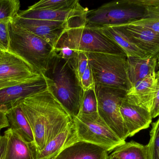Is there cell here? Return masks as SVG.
<instances>
[{
    "label": "cell",
    "instance_id": "1",
    "mask_svg": "<svg viewBox=\"0 0 159 159\" xmlns=\"http://www.w3.org/2000/svg\"><path fill=\"white\" fill-rule=\"evenodd\" d=\"M34 137V152L47 145L73 124V119L48 88L20 103Z\"/></svg>",
    "mask_w": 159,
    "mask_h": 159
},
{
    "label": "cell",
    "instance_id": "2",
    "mask_svg": "<svg viewBox=\"0 0 159 159\" xmlns=\"http://www.w3.org/2000/svg\"><path fill=\"white\" fill-rule=\"evenodd\" d=\"M43 75L57 101L73 119L77 117L83 91L72 63L53 52Z\"/></svg>",
    "mask_w": 159,
    "mask_h": 159
},
{
    "label": "cell",
    "instance_id": "3",
    "mask_svg": "<svg viewBox=\"0 0 159 159\" xmlns=\"http://www.w3.org/2000/svg\"><path fill=\"white\" fill-rule=\"evenodd\" d=\"M85 16L74 19L69 22L54 48L64 46L75 51L87 53L126 55L117 44L103 33L100 29L86 27L84 24Z\"/></svg>",
    "mask_w": 159,
    "mask_h": 159
},
{
    "label": "cell",
    "instance_id": "4",
    "mask_svg": "<svg viewBox=\"0 0 159 159\" xmlns=\"http://www.w3.org/2000/svg\"><path fill=\"white\" fill-rule=\"evenodd\" d=\"M8 51L25 61L37 72L43 74L54 49L39 36L19 26L13 20L8 23Z\"/></svg>",
    "mask_w": 159,
    "mask_h": 159
},
{
    "label": "cell",
    "instance_id": "5",
    "mask_svg": "<svg viewBox=\"0 0 159 159\" xmlns=\"http://www.w3.org/2000/svg\"><path fill=\"white\" fill-rule=\"evenodd\" d=\"M148 8L139 0L112 1L87 12L84 24L86 27L100 29L117 26L139 20L146 16Z\"/></svg>",
    "mask_w": 159,
    "mask_h": 159
},
{
    "label": "cell",
    "instance_id": "6",
    "mask_svg": "<svg viewBox=\"0 0 159 159\" xmlns=\"http://www.w3.org/2000/svg\"><path fill=\"white\" fill-rule=\"evenodd\" d=\"M88 56L94 85L129 90L126 55L89 53Z\"/></svg>",
    "mask_w": 159,
    "mask_h": 159
},
{
    "label": "cell",
    "instance_id": "7",
    "mask_svg": "<svg viewBox=\"0 0 159 159\" xmlns=\"http://www.w3.org/2000/svg\"><path fill=\"white\" fill-rule=\"evenodd\" d=\"M75 141L96 145L110 152L126 142L120 140L99 115H78L73 119Z\"/></svg>",
    "mask_w": 159,
    "mask_h": 159
},
{
    "label": "cell",
    "instance_id": "8",
    "mask_svg": "<svg viewBox=\"0 0 159 159\" xmlns=\"http://www.w3.org/2000/svg\"><path fill=\"white\" fill-rule=\"evenodd\" d=\"M98 114L110 129L123 142L129 133L121 118L120 107L127 91L110 87L95 86Z\"/></svg>",
    "mask_w": 159,
    "mask_h": 159
},
{
    "label": "cell",
    "instance_id": "9",
    "mask_svg": "<svg viewBox=\"0 0 159 159\" xmlns=\"http://www.w3.org/2000/svg\"><path fill=\"white\" fill-rule=\"evenodd\" d=\"M48 84L43 74L18 85L0 90V111L6 113L24 99L43 91Z\"/></svg>",
    "mask_w": 159,
    "mask_h": 159
},
{
    "label": "cell",
    "instance_id": "10",
    "mask_svg": "<svg viewBox=\"0 0 159 159\" xmlns=\"http://www.w3.org/2000/svg\"><path fill=\"white\" fill-rule=\"evenodd\" d=\"M40 75L15 54L8 51L2 54L0 60V80L23 82Z\"/></svg>",
    "mask_w": 159,
    "mask_h": 159
},
{
    "label": "cell",
    "instance_id": "11",
    "mask_svg": "<svg viewBox=\"0 0 159 159\" xmlns=\"http://www.w3.org/2000/svg\"><path fill=\"white\" fill-rule=\"evenodd\" d=\"M13 21L19 26L46 41L53 49L70 22L23 18L18 15Z\"/></svg>",
    "mask_w": 159,
    "mask_h": 159
},
{
    "label": "cell",
    "instance_id": "12",
    "mask_svg": "<svg viewBox=\"0 0 159 159\" xmlns=\"http://www.w3.org/2000/svg\"><path fill=\"white\" fill-rule=\"evenodd\" d=\"M139 49L159 59V34L148 28L131 23L117 26Z\"/></svg>",
    "mask_w": 159,
    "mask_h": 159
},
{
    "label": "cell",
    "instance_id": "13",
    "mask_svg": "<svg viewBox=\"0 0 159 159\" xmlns=\"http://www.w3.org/2000/svg\"><path fill=\"white\" fill-rule=\"evenodd\" d=\"M120 113L129 137L149 128L152 123L151 112L129 102L126 98L120 105Z\"/></svg>",
    "mask_w": 159,
    "mask_h": 159
},
{
    "label": "cell",
    "instance_id": "14",
    "mask_svg": "<svg viewBox=\"0 0 159 159\" xmlns=\"http://www.w3.org/2000/svg\"><path fill=\"white\" fill-rule=\"evenodd\" d=\"M156 71L152 72L127 92L126 100L131 103L152 111L157 91Z\"/></svg>",
    "mask_w": 159,
    "mask_h": 159
},
{
    "label": "cell",
    "instance_id": "15",
    "mask_svg": "<svg viewBox=\"0 0 159 159\" xmlns=\"http://www.w3.org/2000/svg\"><path fill=\"white\" fill-rule=\"evenodd\" d=\"M89 10L81 5L75 8L55 10L27 9L19 13L18 16L23 18L69 22L74 19L86 16Z\"/></svg>",
    "mask_w": 159,
    "mask_h": 159
},
{
    "label": "cell",
    "instance_id": "16",
    "mask_svg": "<svg viewBox=\"0 0 159 159\" xmlns=\"http://www.w3.org/2000/svg\"><path fill=\"white\" fill-rule=\"evenodd\" d=\"M103 147L83 141H75L63 148L53 159H109Z\"/></svg>",
    "mask_w": 159,
    "mask_h": 159
},
{
    "label": "cell",
    "instance_id": "17",
    "mask_svg": "<svg viewBox=\"0 0 159 159\" xmlns=\"http://www.w3.org/2000/svg\"><path fill=\"white\" fill-rule=\"evenodd\" d=\"M157 62L158 60L151 56L145 58L127 57L128 76L130 89L150 73L156 71Z\"/></svg>",
    "mask_w": 159,
    "mask_h": 159
},
{
    "label": "cell",
    "instance_id": "18",
    "mask_svg": "<svg viewBox=\"0 0 159 159\" xmlns=\"http://www.w3.org/2000/svg\"><path fill=\"white\" fill-rule=\"evenodd\" d=\"M7 140L5 159H34L33 144L23 141L10 128L4 133Z\"/></svg>",
    "mask_w": 159,
    "mask_h": 159
},
{
    "label": "cell",
    "instance_id": "19",
    "mask_svg": "<svg viewBox=\"0 0 159 159\" xmlns=\"http://www.w3.org/2000/svg\"><path fill=\"white\" fill-rule=\"evenodd\" d=\"M9 127L23 141L34 145V139L31 128L20 104L13 106L6 112Z\"/></svg>",
    "mask_w": 159,
    "mask_h": 159
},
{
    "label": "cell",
    "instance_id": "20",
    "mask_svg": "<svg viewBox=\"0 0 159 159\" xmlns=\"http://www.w3.org/2000/svg\"><path fill=\"white\" fill-rule=\"evenodd\" d=\"M75 141L74 124L50 141L44 148L34 152V159H53L63 148Z\"/></svg>",
    "mask_w": 159,
    "mask_h": 159
},
{
    "label": "cell",
    "instance_id": "21",
    "mask_svg": "<svg viewBox=\"0 0 159 159\" xmlns=\"http://www.w3.org/2000/svg\"><path fill=\"white\" fill-rule=\"evenodd\" d=\"M100 30L117 44L125 52L128 58H145L150 56L135 45L126 34L118 26L106 27Z\"/></svg>",
    "mask_w": 159,
    "mask_h": 159
},
{
    "label": "cell",
    "instance_id": "22",
    "mask_svg": "<svg viewBox=\"0 0 159 159\" xmlns=\"http://www.w3.org/2000/svg\"><path fill=\"white\" fill-rule=\"evenodd\" d=\"M110 156L119 159H148L147 146L134 141L125 142L115 149Z\"/></svg>",
    "mask_w": 159,
    "mask_h": 159
},
{
    "label": "cell",
    "instance_id": "23",
    "mask_svg": "<svg viewBox=\"0 0 159 159\" xmlns=\"http://www.w3.org/2000/svg\"><path fill=\"white\" fill-rule=\"evenodd\" d=\"M80 6L77 0H42L29 7L28 9L55 10L75 8Z\"/></svg>",
    "mask_w": 159,
    "mask_h": 159
},
{
    "label": "cell",
    "instance_id": "24",
    "mask_svg": "<svg viewBox=\"0 0 159 159\" xmlns=\"http://www.w3.org/2000/svg\"><path fill=\"white\" fill-rule=\"evenodd\" d=\"M95 114H98V102L94 87L86 91H83L78 115Z\"/></svg>",
    "mask_w": 159,
    "mask_h": 159
},
{
    "label": "cell",
    "instance_id": "25",
    "mask_svg": "<svg viewBox=\"0 0 159 159\" xmlns=\"http://www.w3.org/2000/svg\"><path fill=\"white\" fill-rule=\"evenodd\" d=\"M129 23L148 28L159 34V11L156 7L148 8L146 16Z\"/></svg>",
    "mask_w": 159,
    "mask_h": 159
},
{
    "label": "cell",
    "instance_id": "26",
    "mask_svg": "<svg viewBox=\"0 0 159 159\" xmlns=\"http://www.w3.org/2000/svg\"><path fill=\"white\" fill-rule=\"evenodd\" d=\"M20 7L18 0H0V20H13L18 14Z\"/></svg>",
    "mask_w": 159,
    "mask_h": 159
},
{
    "label": "cell",
    "instance_id": "27",
    "mask_svg": "<svg viewBox=\"0 0 159 159\" xmlns=\"http://www.w3.org/2000/svg\"><path fill=\"white\" fill-rule=\"evenodd\" d=\"M150 132V140L147 145L148 159H159V117L152 123Z\"/></svg>",
    "mask_w": 159,
    "mask_h": 159
},
{
    "label": "cell",
    "instance_id": "28",
    "mask_svg": "<svg viewBox=\"0 0 159 159\" xmlns=\"http://www.w3.org/2000/svg\"><path fill=\"white\" fill-rule=\"evenodd\" d=\"M72 64L74 68L80 82L82 75L89 65L88 53L82 51H77Z\"/></svg>",
    "mask_w": 159,
    "mask_h": 159
},
{
    "label": "cell",
    "instance_id": "29",
    "mask_svg": "<svg viewBox=\"0 0 159 159\" xmlns=\"http://www.w3.org/2000/svg\"><path fill=\"white\" fill-rule=\"evenodd\" d=\"M11 21L0 20V50L3 52L8 51L9 44L8 23Z\"/></svg>",
    "mask_w": 159,
    "mask_h": 159
},
{
    "label": "cell",
    "instance_id": "30",
    "mask_svg": "<svg viewBox=\"0 0 159 159\" xmlns=\"http://www.w3.org/2000/svg\"><path fill=\"white\" fill-rule=\"evenodd\" d=\"M80 83L83 91L92 88L95 86L92 71L89 64L80 80Z\"/></svg>",
    "mask_w": 159,
    "mask_h": 159
},
{
    "label": "cell",
    "instance_id": "31",
    "mask_svg": "<svg viewBox=\"0 0 159 159\" xmlns=\"http://www.w3.org/2000/svg\"><path fill=\"white\" fill-rule=\"evenodd\" d=\"M156 78L157 79V91L151 111L153 119L159 117V71L156 72Z\"/></svg>",
    "mask_w": 159,
    "mask_h": 159
},
{
    "label": "cell",
    "instance_id": "32",
    "mask_svg": "<svg viewBox=\"0 0 159 159\" xmlns=\"http://www.w3.org/2000/svg\"><path fill=\"white\" fill-rule=\"evenodd\" d=\"M7 140L4 135L0 133V159H5L6 150Z\"/></svg>",
    "mask_w": 159,
    "mask_h": 159
},
{
    "label": "cell",
    "instance_id": "33",
    "mask_svg": "<svg viewBox=\"0 0 159 159\" xmlns=\"http://www.w3.org/2000/svg\"><path fill=\"white\" fill-rule=\"evenodd\" d=\"M9 127V122L6 116V113L0 111V130L4 128Z\"/></svg>",
    "mask_w": 159,
    "mask_h": 159
},
{
    "label": "cell",
    "instance_id": "34",
    "mask_svg": "<svg viewBox=\"0 0 159 159\" xmlns=\"http://www.w3.org/2000/svg\"><path fill=\"white\" fill-rule=\"evenodd\" d=\"M23 82H15V81L0 80V90L4 88L7 87L18 85V84H20V83H23Z\"/></svg>",
    "mask_w": 159,
    "mask_h": 159
},
{
    "label": "cell",
    "instance_id": "35",
    "mask_svg": "<svg viewBox=\"0 0 159 159\" xmlns=\"http://www.w3.org/2000/svg\"><path fill=\"white\" fill-rule=\"evenodd\" d=\"M109 159H119L117 158L116 157H113V156H109Z\"/></svg>",
    "mask_w": 159,
    "mask_h": 159
},
{
    "label": "cell",
    "instance_id": "36",
    "mask_svg": "<svg viewBox=\"0 0 159 159\" xmlns=\"http://www.w3.org/2000/svg\"><path fill=\"white\" fill-rule=\"evenodd\" d=\"M157 65H158V67L159 68V60H158Z\"/></svg>",
    "mask_w": 159,
    "mask_h": 159
},
{
    "label": "cell",
    "instance_id": "37",
    "mask_svg": "<svg viewBox=\"0 0 159 159\" xmlns=\"http://www.w3.org/2000/svg\"><path fill=\"white\" fill-rule=\"evenodd\" d=\"M3 52H2V53H0V60H1V56H2V54Z\"/></svg>",
    "mask_w": 159,
    "mask_h": 159
},
{
    "label": "cell",
    "instance_id": "38",
    "mask_svg": "<svg viewBox=\"0 0 159 159\" xmlns=\"http://www.w3.org/2000/svg\"><path fill=\"white\" fill-rule=\"evenodd\" d=\"M156 8H157V9L159 11V7H156Z\"/></svg>",
    "mask_w": 159,
    "mask_h": 159
},
{
    "label": "cell",
    "instance_id": "39",
    "mask_svg": "<svg viewBox=\"0 0 159 159\" xmlns=\"http://www.w3.org/2000/svg\"><path fill=\"white\" fill-rule=\"evenodd\" d=\"M2 51H1V50H0V53H2Z\"/></svg>",
    "mask_w": 159,
    "mask_h": 159
},
{
    "label": "cell",
    "instance_id": "40",
    "mask_svg": "<svg viewBox=\"0 0 159 159\" xmlns=\"http://www.w3.org/2000/svg\"></svg>",
    "mask_w": 159,
    "mask_h": 159
}]
</instances>
